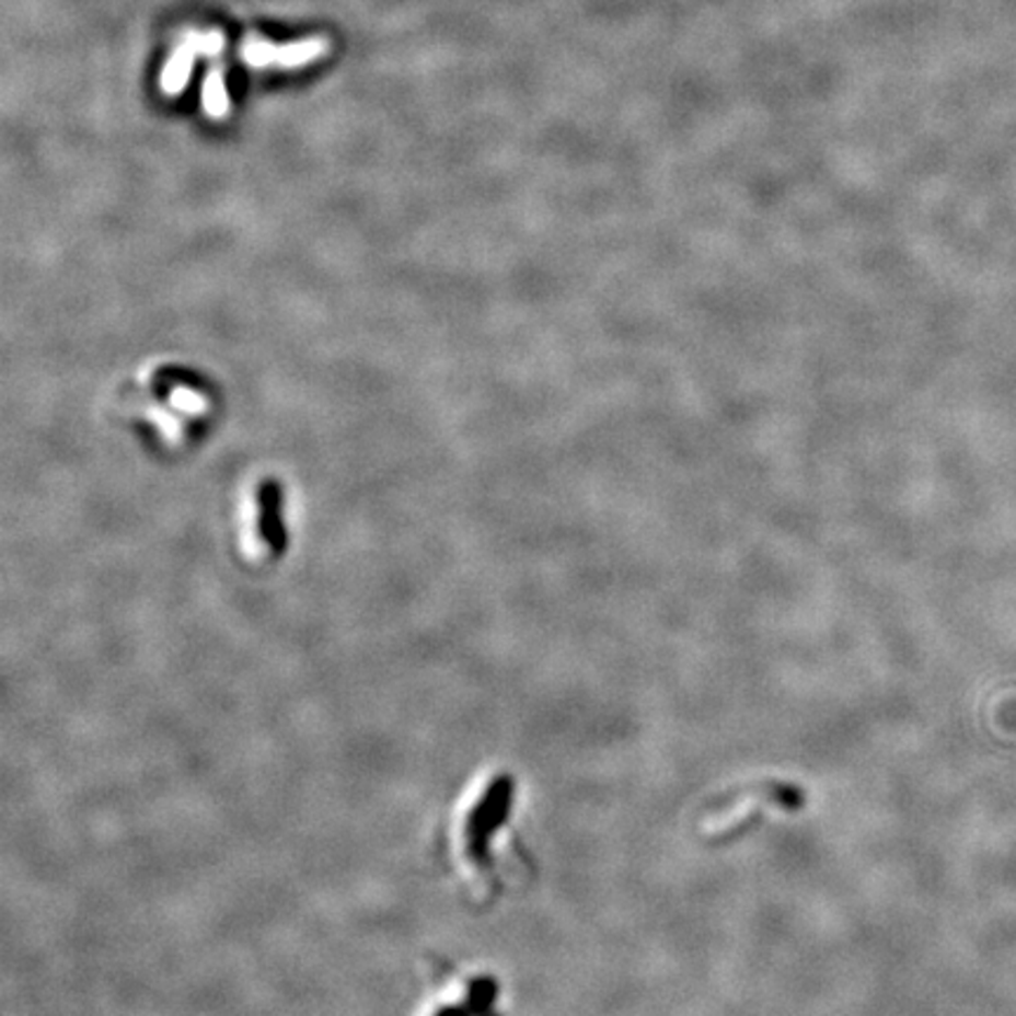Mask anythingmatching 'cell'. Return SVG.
Returning <instances> with one entry per match:
<instances>
[{"mask_svg": "<svg viewBox=\"0 0 1016 1016\" xmlns=\"http://www.w3.org/2000/svg\"><path fill=\"white\" fill-rule=\"evenodd\" d=\"M513 793L511 776L492 774L459 805L452 833V854L459 873L475 887H487L492 870V840L499 833L506 817L511 815Z\"/></svg>", "mask_w": 1016, "mask_h": 1016, "instance_id": "6da1fadb", "label": "cell"}, {"mask_svg": "<svg viewBox=\"0 0 1016 1016\" xmlns=\"http://www.w3.org/2000/svg\"><path fill=\"white\" fill-rule=\"evenodd\" d=\"M141 419L165 444L184 442L194 426L205 422L212 412V399L198 381L177 372L153 370L141 381Z\"/></svg>", "mask_w": 1016, "mask_h": 1016, "instance_id": "7a4b0ae2", "label": "cell"}, {"mask_svg": "<svg viewBox=\"0 0 1016 1016\" xmlns=\"http://www.w3.org/2000/svg\"><path fill=\"white\" fill-rule=\"evenodd\" d=\"M268 508H274L272 487L259 483L257 487H250L247 497L241 501V520H238V530H241V551L247 561H266L272 558L276 546H272V534H268L266 520Z\"/></svg>", "mask_w": 1016, "mask_h": 1016, "instance_id": "3957f363", "label": "cell"}, {"mask_svg": "<svg viewBox=\"0 0 1016 1016\" xmlns=\"http://www.w3.org/2000/svg\"><path fill=\"white\" fill-rule=\"evenodd\" d=\"M325 50L327 43L323 38H311L285 47L250 38L247 43H243V59L252 64V67H299V64H307L325 55Z\"/></svg>", "mask_w": 1016, "mask_h": 1016, "instance_id": "277c9868", "label": "cell"}, {"mask_svg": "<svg viewBox=\"0 0 1016 1016\" xmlns=\"http://www.w3.org/2000/svg\"><path fill=\"white\" fill-rule=\"evenodd\" d=\"M196 53H198V47L186 38L177 47V53L170 57V61L165 64V69H163V76H161V88L168 94H177L186 85L188 73H190V69H194Z\"/></svg>", "mask_w": 1016, "mask_h": 1016, "instance_id": "5b68a950", "label": "cell"}, {"mask_svg": "<svg viewBox=\"0 0 1016 1016\" xmlns=\"http://www.w3.org/2000/svg\"><path fill=\"white\" fill-rule=\"evenodd\" d=\"M203 102H205V108H208V114L212 118H224L229 114V94H227L224 78H221L219 69H215L208 76V81H205Z\"/></svg>", "mask_w": 1016, "mask_h": 1016, "instance_id": "8992f818", "label": "cell"}]
</instances>
